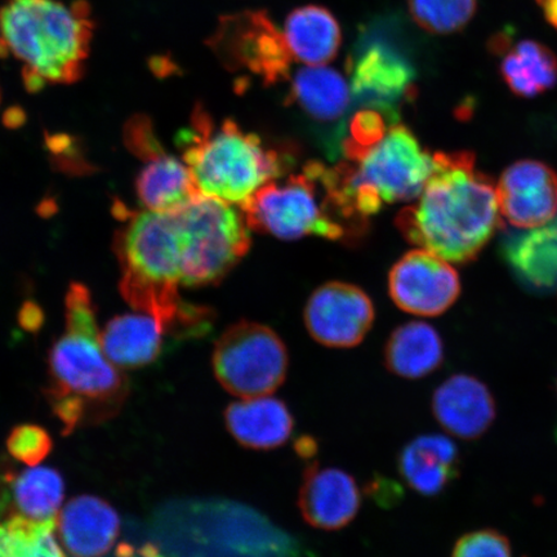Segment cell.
<instances>
[{
  "label": "cell",
  "mask_w": 557,
  "mask_h": 557,
  "mask_svg": "<svg viewBox=\"0 0 557 557\" xmlns=\"http://www.w3.org/2000/svg\"><path fill=\"white\" fill-rule=\"evenodd\" d=\"M181 138L183 160L199 193L230 205L242 207L285 169L281 154L259 136L244 132L232 120L215 127L200 107L193 114L191 128Z\"/></svg>",
  "instance_id": "5"
},
{
  "label": "cell",
  "mask_w": 557,
  "mask_h": 557,
  "mask_svg": "<svg viewBox=\"0 0 557 557\" xmlns=\"http://www.w3.org/2000/svg\"><path fill=\"white\" fill-rule=\"evenodd\" d=\"M285 40L292 58L309 66H323L336 58L341 45L337 20L318 5L301 7L285 23Z\"/></svg>",
  "instance_id": "24"
},
{
  "label": "cell",
  "mask_w": 557,
  "mask_h": 557,
  "mask_svg": "<svg viewBox=\"0 0 557 557\" xmlns=\"http://www.w3.org/2000/svg\"><path fill=\"white\" fill-rule=\"evenodd\" d=\"M312 339L331 348H351L363 343L374 322V308L363 290L332 282L311 295L304 312Z\"/></svg>",
  "instance_id": "12"
},
{
  "label": "cell",
  "mask_w": 557,
  "mask_h": 557,
  "mask_svg": "<svg viewBox=\"0 0 557 557\" xmlns=\"http://www.w3.org/2000/svg\"><path fill=\"white\" fill-rule=\"evenodd\" d=\"M346 159L332 169L334 185L348 218L361 226L382 207L420 197L434 169V156L403 124Z\"/></svg>",
  "instance_id": "6"
},
{
  "label": "cell",
  "mask_w": 557,
  "mask_h": 557,
  "mask_svg": "<svg viewBox=\"0 0 557 557\" xmlns=\"http://www.w3.org/2000/svg\"><path fill=\"white\" fill-rule=\"evenodd\" d=\"M323 164L312 162L301 174L257 190L240 209L250 230L295 240L319 236L330 240L351 238V230L341 215L323 178Z\"/></svg>",
  "instance_id": "7"
},
{
  "label": "cell",
  "mask_w": 557,
  "mask_h": 557,
  "mask_svg": "<svg viewBox=\"0 0 557 557\" xmlns=\"http://www.w3.org/2000/svg\"><path fill=\"white\" fill-rule=\"evenodd\" d=\"M117 557H164L156 546L145 545L139 548L121 545L116 552Z\"/></svg>",
  "instance_id": "33"
},
{
  "label": "cell",
  "mask_w": 557,
  "mask_h": 557,
  "mask_svg": "<svg viewBox=\"0 0 557 557\" xmlns=\"http://www.w3.org/2000/svg\"><path fill=\"white\" fill-rule=\"evenodd\" d=\"M16 471L10 463L0 461V519L13 517L12 482Z\"/></svg>",
  "instance_id": "32"
},
{
  "label": "cell",
  "mask_w": 557,
  "mask_h": 557,
  "mask_svg": "<svg viewBox=\"0 0 557 557\" xmlns=\"http://www.w3.org/2000/svg\"><path fill=\"white\" fill-rule=\"evenodd\" d=\"M0 47L24 64L27 89L81 79L94 24L85 0H9L0 12Z\"/></svg>",
  "instance_id": "4"
},
{
  "label": "cell",
  "mask_w": 557,
  "mask_h": 557,
  "mask_svg": "<svg viewBox=\"0 0 557 557\" xmlns=\"http://www.w3.org/2000/svg\"><path fill=\"white\" fill-rule=\"evenodd\" d=\"M225 423L242 447L256 451L284 447L295 430V417L287 403L269 395L230 404Z\"/></svg>",
  "instance_id": "17"
},
{
  "label": "cell",
  "mask_w": 557,
  "mask_h": 557,
  "mask_svg": "<svg viewBox=\"0 0 557 557\" xmlns=\"http://www.w3.org/2000/svg\"><path fill=\"white\" fill-rule=\"evenodd\" d=\"M499 224L497 186L469 151L436 152L420 197L396 218L404 238L453 263L475 260Z\"/></svg>",
  "instance_id": "1"
},
{
  "label": "cell",
  "mask_w": 557,
  "mask_h": 557,
  "mask_svg": "<svg viewBox=\"0 0 557 557\" xmlns=\"http://www.w3.org/2000/svg\"><path fill=\"white\" fill-rule=\"evenodd\" d=\"M176 213L184 287L218 284L248 253L250 227L234 205L198 194Z\"/></svg>",
  "instance_id": "8"
},
{
  "label": "cell",
  "mask_w": 557,
  "mask_h": 557,
  "mask_svg": "<svg viewBox=\"0 0 557 557\" xmlns=\"http://www.w3.org/2000/svg\"><path fill=\"white\" fill-rule=\"evenodd\" d=\"M295 450L299 458L311 459L317 455L318 443L312 436L304 435L297 438L295 443Z\"/></svg>",
  "instance_id": "34"
},
{
  "label": "cell",
  "mask_w": 557,
  "mask_h": 557,
  "mask_svg": "<svg viewBox=\"0 0 557 557\" xmlns=\"http://www.w3.org/2000/svg\"><path fill=\"white\" fill-rule=\"evenodd\" d=\"M351 101V87L344 76L324 65L302 67L292 82L290 102L318 123L339 122Z\"/></svg>",
  "instance_id": "25"
},
{
  "label": "cell",
  "mask_w": 557,
  "mask_h": 557,
  "mask_svg": "<svg viewBox=\"0 0 557 557\" xmlns=\"http://www.w3.org/2000/svg\"><path fill=\"white\" fill-rule=\"evenodd\" d=\"M144 163L136 178V194L145 209L176 211L200 194L184 160L162 150Z\"/></svg>",
  "instance_id": "22"
},
{
  "label": "cell",
  "mask_w": 557,
  "mask_h": 557,
  "mask_svg": "<svg viewBox=\"0 0 557 557\" xmlns=\"http://www.w3.org/2000/svg\"><path fill=\"white\" fill-rule=\"evenodd\" d=\"M350 76L352 99L394 122L399 103L412 94L414 70L386 41H369L350 61Z\"/></svg>",
  "instance_id": "13"
},
{
  "label": "cell",
  "mask_w": 557,
  "mask_h": 557,
  "mask_svg": "<svg viewBox=\"0 0 557 557\" xmlns=\"http://www.w3.org/2000/svg\"><path fill=\"white\" fill-rule=\"evenodd\" d=\"M537 4L548 24L557 29V0H537Z\"/></svg>",
  "instance_id": "35"
},
{
  "label": "cell",
  "mask_w": 557,
  "mask_h": 557,
  "mask_svg": "<svg viewBox=\"0 0 557 557\" xmlns=\"http://www.w3.org/2000/svg\"><path fill=\"white\" fill-rule=\"evenodd\" d=\"M48 374L46 399L64 435L113 420L128 398L127 377L103 351L94 298L85 284L70 285L65 331L52 345Z\"/></svg>",
  "instance_id": "2"
},
{
  "label": "cell",
  "mask_w": 557,
  "mask_h": 557,
  "mask_svg": "<svg viewBox=\"0 0 557 557\" xmlns=\"http://www.w3.org/2000/svg\"><path fill=\"white\" fill-rule=\"evenodd\" d=\"M388 292L403 311L417 317H437L457 301L461 282L448 261L421 248L410 250L394 264Z\"/></svg>",
  "instance_id": "11"
},
{
  "label": "cell",
  "mask_w": 557,
  "mask_h": 557,
  "mask_svg": "<svg viewBox=\"0 0 557 557\" xmlns=\"http://www.w3.org/2000/svg\"><path fill=\"white\" fill-rule=\"evenodd\" d=\"M408 4L416 23L435 34L462 30L476 11V0H408Z\"/></svg>",
  "instance_id": "29"
},
{
  "label": "cell",
  "mask_w": 557,
  "mask_h": 557,
  "mask_svg": "<svg viewBox=\"0 0 557 557\" xmlns=\"http://www.w3.org/2000/svg\"><path fill=\"white\" fill-rule=\"evenodd\" d=\"M215 379L238 398L274 394L287 379L288 348L270 326L256 322L230 325L214 345Z\"/></svg>",
  "instance_id": "9"
},
{
  "label": "cell",
  "mask_w": 557,
  "mask_h": 557,
  "mask_svg": "<svg viewBox=\"0 0 557 557\" xmlns=\"http://www.w3.org/2000/svg\"><path fill=\"white\" fill-rule=\"evenodd\" d=\"M208 46L227 69L248 70L268 85L287 78L294 60L284 33L263 11L222 17Z\"/></svg>",
  "instance_id": "10"
},
{
  "label": "cell",
  "mask_w": 557,
  "mask_h": 557,
  "mask_svg": "<svg viewBox=\"0 0 557 557\" xmlns=\"http://www.w3.org/2000/svg\"><path fill=\"white\" fill-rule=\"evenodd\" d=\"M52 437L38 424L26 423L13 429L7 438V449L16 461L37 466L52 451Z\"/></svg>",
  "instance_id": "30"
},
{
  "label": "cell",
  "mask_w": 557,
  "mask_h": 557,
  "mask_svg": "<svg viewBox=\"0 0 557 557\" xmlns=\"http://www.w3.org/2000/svg\"><path fill=\"white\" fill-rule=\"evenodd\" d=\"M58 520L13 515L0 522V557H66L55 539Z\"/></svg>",
  "instance_id": "28"
},
{
  "label": "cell",
  "mask_w": 557,
  "mask_h": 557,
  "mask_svg": "<svg viewBox=\"0 0 557 557\" xmlns=\"http://www.w3.org/2000/svg\"><path fill=\"white\" fill-rule=\"evenodd\" d=\"M435 420L448 434L476 441L497 418L496 399L483 381L458 373L438 385L431 400Z\"/></svg>",
  "instance_id": "16"
},
{
  "label": "cell",
  "mask_w": 557,
  "mask_h": 557,
  "mask_svg": "<svg viewBox=\"0 0 557 557\" xmlns=\"http://www.w3.org/2000/svg\"><path fill=\"white\" fill-rule=\"evenodd\" d=\"M497 194L500 215L513 227H540L557 218V172L540 160L507 166Z\"/></svg>",
  "instance_id": "14"
},
{
  "label": "cell",
  "mask_w": 557,
  "mask_h": 557,
  "mask_svg": "<svg viewBox=\"0 0 557 557\" xmlns=\"http://www.w3.org/2000/svg\"><path fill=\"white\" fill-rule=\"evenodd\" d=\"M58 524L60 539L74 557L107 555L121 531V520L114 508L96 496H79L70 500Z\"/></svg>",
  "instance_id": "18"
},
{
  "label": "cell",
  "mask_w": 557,
  "mask_h": 557,
  "mask_svg": "<svg viewBox=\"0 0 557 557\" xmlns=\"http://www.w3.org/2000/svg\"><path fill=\"white\" fill-rule=\"evenodd\" d=\"M383 361L389 373L404 380H422L444 363V344L433 325L409 322L388 337Z\"/></svg>",
  "instance_id": "21"
},
{
  "label": "cell",
  "mask_w": 557,
  "mask_h": 557,
  "mask_svg": "<svg viewBox=\"0 0 557 557\" xmlns=\"http://www.w3.org/2000/svg\"><path fill=\"white\" fill-rule=\"evenodd\" d=\"M398 469L406 484L424 497L441 496L459 475V451L448 436L420 435L404 445Z\"/></svg>",
  "instance_id": "19"
},
{
  "label": "cell",
  "mask_w": 557,
  "mask_h": 557,
  "mask_svg": "<svg viewBox=\"0 0 557 557\" xmlns=\"http://www.w3.org/2000/svg\"><path fill=\"white\" fill-rule=\"evenodd\" d=\"M450 557H512L510 540L496 529H479L456 542Z\"/></svg>",
  "instance_id": "31"
},
{
  "label": "cell",
  "mask_w": 557,
  "mask_h": 557,
  "mask_svg": "<svg viewBox=\"0 0 557 557\" xmlns=\"http://www.w3.org/2000/svg\"><path fill=\"white\" fill-rule=\"evenodd\" d=\"M503 249L508 267L528 287H557V219L511 235Z\"/></svg>",
  "instance_id": "23"
},
{
  "label": "cell",
  "mask_w": 557,
  "mask_h": 557,
  "mask_svg": "<svg viewBox=\"0 0 557 557\" xmlns=\"http://www.w3.org/2000/svg\"><path fill=\"white\" fill-rule=\"evenodd\" d=\"M122 212L123 226L114 248L122 269L124 301L135 311L160 320L173 336H205L213 323L212 312L185 302L178 294L183 246L176 211Z\"/></svg>",
  "instance_id": "3"
},
{
  "label": "cell",
  "mask_w": 557,
  "mask_h": 557,
  "mask_svg": "<svg viewBox=\"0 0 557 557\" xmlns=\"http://www.w3.org/2000/svg\"><path fill=\"white\" fill-rule=\"evenodd\" d=\"M165 325L149 313L136 311L115 317L104 325L101 344L104 354L116 367H146L163 350Z\"/></svg>",
  "instance_id": "20"
},
{
  "label": "cell",
  "mask_w": 557,
  "mask_h": 557,
  "mask_svg": "<svg viewBox=\"0 0 557 557\" xmlns=\"http://www.w3.org/2000/svg\"><path fill=\"white\" fill-rule=\"evenodd\" d=\"M64 493V479L58 470L34 468L16 472L12 482L13 512L33 520L55 519Z\"/></svg>",
  "instance_id": "27"
},
{
  "label": "cell",
  "mask_w": 557,
  "mask_h": 557,
  "mask_svg": "<svg viewBox=\"0 0 557 557\" xmlns=\"http://www.w3.org/2000/svg\"><path fill=\"white\" fill-rule=\"evenodd\" d=\"M361 507L357 480L338 468H306L298 492V510L306 524L324 532L350 525Z\"/></svg>",
  "instance_id": "15"
},
{
  "label": "cell",
  "mask_w": 557,
  "mask_h": 557,
  "mask_svg": "<svg viewBox=\"0 0 557 557\" xmlns=\"http://www.w3.org/2000/svg\"><path fill=\"white\" fill-rule=\"evenodd\" d=\"M503 53L500 75L512 94L532 99L556 85L557 58L540 41L520 40Z\"/></svg>",
  "instance_id": "26"
}]
</instances>
